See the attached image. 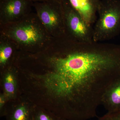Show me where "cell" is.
<instances>
[{
    "mask_svg": "<svg viewBox=\"0 0 120 120\" xmlns=\"http://www.w3.org/2000/svg\"><path fill=\"white\" fill-rule=\"evenodd\" d=\"M49 59L50 68L27 75L43 107L66 120L97 116L103 94L120 75V50L113 43L73 39Z\"/></svg>",
    "mask_w": 120,
    "mask_h": 120,
    "instance_id": "cell-1",
    "label": "cell"
},
{
    "mask_svg": "<svg viewBox=\"0 0 120 120\" xmlns=\"http://www.w3.org/2000/svg\"><path fill=\"white\" fill-rule=\"evenodd\" d=\"M93 27V41H109L120 33V0H102Z\"/></svg>",
    "mask_w": 120,
    "mask_h": 120,
    "instance_id": "cell-2",
    "label": "cell"
},
{
    "mask_svg": "<svg viewBox=\"0 0 120 120\" xmlns=\"http://www.w3.org/2000/svg\"><path fill=\"white\" fill-rule=\"evenodd\" d=\"M65 28L73 39L83 42L93 41V27L72 7L68 0L62 2Z\"/></svg>",
    "mask_w": 120,
    "mask_h": 120,
    "instance_id": "cell-3",
    "label": "cell"
},
{
    "mask_svg": "<svg viewBox=\"0 0 120 120\" xmlns=\"http://www.w3.org/2000/svg\"><path fill=\"white\" fill-rule=\"evenodd\" d=\"M34 6L41 21L46 27L56 29L60 34H64L65 28L62 2L37 3Z\"/></svg>",
    "mask_w": 120,
    "mask_h": 120,
    "instance_id": "cell-4",
    "label": "cell"
},
{
    "mask_svg": "<svg viewBox=\"0 0 120 120\" xmlns=\"http://www.w3.org/2000/svg\"><path fill=\"white\" fill-rule=\"evenodd\" d=\"M9 101L7 120H32L35 105L29 98H17Z\"/></svg>",
    "mask_w": 120,
    "mask_h": 120,
    "instance_id": "cell-5",
    "label": "cell"
},
{
    "mask_svg": "<svg viewBox=\"0 0 120 120\" xmlns=\"http://www.w3.org/2000/svg\"><path fill=\"white\" fill-rule=\"evenodd\" d=\"M101 105L108 112H120V75L106 89L102 98Z\"/></svg>",
    "mask_w": 120,
    "mask_h": 120,
    "instance_id": "cell-6",
    "label": "cell"
},
{
    "mask_svg": "<svg viewBox=\"0 0 120 120\" xmlns=\"http://www.w3.org/2000/svg\"><path fill=\"white\" fill-rule=\"evenodd\" d=\"M84 19L92 26L96 22L101 0H68Z\"/></svg>",
    "mask_w": 120,
    "mask_h": 120,
    "instance_id": "cell-7",
    "label": "cell"
},
{
    "mask_svg": "<svg viewBox=\"0 0 120 120\" xmlns=\"http://www.w3.org/2000/svg\"><path fill=\"white\" fill-rule=\"evenodd\" d=\"M30 2L28 0H1V13L9 19L17 18L28 11Z\"/></svg>",
    "mask_w": 120,
    "mask_h": 120,
    "instance_id": "cell-8",
    "label": "cell"
},
{
    "mask_svg": "<svg viewBox=\"0 0 120 120\" xmlns=\"http://www.w3.org/2000/svg\"><path fill=\"white\" fill-rule=\"evenodd\" d=\"M1 79L2 93L9 101L16 98L19 87L17 72L12 69H7L2 72Z\"/></svg>",
    "mask_w": 120,
    "mask_h": 120,
    "instance_id": "cell-9",
    "label": "cell"
},
{
    "mask_svg": "<svg viewBox=\"0 0 120 120\" xmlns=\"http://www.w3.org/2000/svg\"><path fill=\"white\" fill-rule=\"evenodd\" d=\"M12 35L17 41L26 45H32L38 42L42 38L41 32L31 24L18 26L13 30Z\"/></svg>",
    "mask_w": 120,
    "mask_h": 120,
    "instance_id": "cell-10",
    "label": "cell"
},
{
    "mask_svg": "<svg viewBox=\"0 0 120 120\" xmlns=\"http://www.w3.org/2000/svg\"><path fill=\"white\" fill-rule=\"evenodd\" d=\"M32 120H66L56 114L35 105Z\"/></svg>",
    "mask_w": 120,
    "mask_h": 120,
    "instance_id": "cell-11",
    "label": "cell"
},
{
    "mask_svg": "<svg viewBox=\"0 0 120 120\" xmlns=\"http://www.w3.org/2000/svg\"><path fill=\"white\" fill-rule=\"evenodd\" d=\"M13 50L8 45H4L0 48V64L1 67H4L11 56Z\"/></svg>",
    "mask_w": 120,
    "mask_h": 120,
    "instance_id": "cell-12",
    "label": "cell"
},
{
    "mask_svg": "<svg viewBox=\"0 0 120 120\" xmlns=\"http://www.w3.org/2000/svg\"><path fill=\"white\" fill-rule=\"evenodd\" d=\"M8 100L3 93L0 95V115L1 116H5L9 102Z\"/></svg>",
    "mask_w": 120,
    "mask_h": 120,
    "instance_id": "cell-13",
    "label": "cell"
},
{
    "mask_svg": "<svg viewBox=\"0 0 120 120\" xmlns=\"http://www.w3.org/2000/svg\"><path fill=\"white\" fill-rule=\"evenodd\" d=\"M98 120H120V112L107 114L99 118Z\"/></svg>",
    "mask_w": 120,
    "mask_h": 120,
    "instance_id": "cell-14",
    "label": "cell"
},
{
    "mask_svg": "<svg viewBox=\"0 0 120 120\" xmlns=\"http://www.w3.org/2000/svg\"><path fill=\"white\" fill-rule=\"evenodd\" d=\"M30 1H41L43 2H61L63 0H28Z\"/></svg>",
    "mask_w": 120,
    "mask_h": 120,
    "instance_id": "cell-15",
    "label": "cell"
}]
</instances>
